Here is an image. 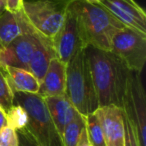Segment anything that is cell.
<instances>
[{
    "label": "cell",
    "mask_w": 146,
    "mask_h": 146,
    "mask_svg": "<svg viewBox=\"0 0 146 146\" xmlns=\"http://www.w3.org/2000/svg\"><path fill=\"white\" fill-rule=\"evenodd\" d=\"M110 51L130 71L142 73L146 62V33L123 27L112 38Z\"/></svg>",
    "instance_id": "52a82bcc"
},
{
    "label": "cell",
    "mask_w": 146,
    "mask_h": 146,
    "mask_svg": "<svg viewBox=\"0 0 146 146\" xmlns=\"http://www.w3.org/2000/svg\"><path fill=\"white\" fill-rule=\"evenodd\" d=\"M70 0H23L22 11L30 26L48 39L58 32Z\"/></svg>",
    "instance_id": "5b68a950"
},
{
    "label": "cell",
    "mask_w": 146,
    "mask_h": 146,
    "mask_svg": "<svg viewBox=\"0 0 146 146\" xmlns=\"http://www.w3.org/2000/svg\"><path fill=\"white\" fill-rule=\"evenodd\" d=\"M124 123H125V146H139L133 128L125 117H124Z\"/></svg>",
    "instance_id": "7402d4cb"
},
{
    "label": "cell",
    "mask_w": 146,
    "mask_h": 146,
    "mask_svg": "<svg viewBox=\"0 0 146 146\" xmlns=\"http://www.w3.org/2000/svg\"><path fill=\"white\" fill-rule=\"evenodd\" d=\"M13 98L14 92L9 85L4 70L0 67V107L5 112L13 105Z\"/></svg>",
    "instance_id": "ffe728a7"
},
{
    "label": "cell",
    "mask_w": 146,
    "mask_h": 146,
    "mask_svg": "<svg viewBox=\"0 0 146 146\" xmlns=\"http://www.w3.org/2000/svg\"><path fill=\"white\" fill-rule=\"evenodd\" d=\"M85 54L98 106L114 105L122 108L130 70L111 51L87 46Z\"/></svg>",
    "instance_id": "6da1fadb"
},
{
    "label": "cell",
    "mask_w": 146,
    "mask_h": 146,
    "mask_svg": "<svg viewBox=\"0 0 146 146\" xmlns=\"http://www.w3.org/2000/svg\"><path fill=\"white\" fill-rule=\"evenodd\" d=\"M7 125L17 130L24 129L28 123V115L26 110L20 104L13 103V105L6 112Z\"/></svg>",
    "instance_id": "d6986e66"
},
{
    "label": "cell",
    "mask_w": 146,
    "mask_h": 146,
    "mask_svg": "<svg viewBox=\"0 0 146 146\" xmlns=\"http://www.w3.org/2000/svg\"><path fill=\"white\" fill-rule=\"evenodd\" d=\"M2 68L13 92L38 93L40 82L29 70L10 66H4Z\"/></svg>",
    "instance_id": "2e32d148"
},
{
    "label": "cell",
    "mask_w": 146,
    "mask_h": 146,
    "mask_svg": "<svg viewBox=\"0 0 146 146\" xmlns=\"http://www.w3.org/2000/svg\"><path fill=\"white\" fill-rule=\"evenodd\" d=\"M66 68L67 64L57 57H53L40 81L37 94L42 98L64 96L66 91Z\"/></svg>",
    "instance_id": "7c38bea8"
},
{
    "label": "cell",
    "mask_w": 146,
    "mask_h": 146,
    "mask_svg": "<svg viewBox=\"0 0 146 146\" xmlns=\"http://www.w3.org/2000/svg\"><path fill=\"white\" fill-rule=\"evenodd\" d=\"M69 6L77 19L84 46L110 51L113 36L125 26L99 3L94 4L84 0H70Z\"/></svg>",
    "instance_id": "7a4b0ae2"
},
{
    "label": "cell",
    "mask_w": 146,
    "mask_h": 146,
    "mask_svg": "<svg viewBox=\"0 0 146 146\" xmlns=\"http://www.w3.org/2000/svg\"><path fill=\"white\" fill-rule=\"evenodd\" d=\"M124 26L146 33V13L134 0H103L99 3Z\"/></svg>",
    "instance_id": "8fae6325"
},
{
    "label": "cell",
    "mask_w": 146,
    "mask_h": 146,
    "mask_svg": "<svg viewBox=\"0 0 146 146\" xmlns=\"http://www.w3.org/2000/svg\"><path fill=\"white\" fill-rule=\"evenodd\" d=\"M17 135H18L19 140L18 146H37L34 139L31 137V135L25 128L21 130H17Z\"/></svg>",
    "instance_id": "603a6c76"
},
{
    "label": "cell",
    "mask_w": 146,
    "mask_h": 146,
    "mask_svg": "<svg viewBox=\"0 0 146 146\" xmlns=\"http://www.w3.org/2000/svg\"><path fill=\"white\" fill-rule=\"evenodd\" d=\"M85 127V116L78 113L66 126L62 132L63 146H77L82 130Z\"/></svg>",
    "instance_id": "e0dca14e"
},
{
    "label": "cell",
    "mask_w": 146,
    "mask_h": 146,
    "mask_svg": "<svg viewBox=\"0 0 146 146\" xmlns=\"http://www.w3.org/2000/svg\"><path fill=\"white\" fill-rule=\"evenodd\" d=\"M85 130L92 146H105L103 131L95 111L85 116Z\"/></svg>",
    "instance_id": "ac0fdd59"
},
{
    "label": "cell",
    "mask_w": 146,
    "mask_h": 146,
    "mask_svg": "<svg viewBox=\"0 0 146 146\" xmlns=\"http://www.w3.org/2000/svg\"><path fill=\"white\" fill-rule=\"evenodd\" d=\"M13 103L20 104L26 110L28 123L25 129L37 146H63L62 138L41 96L37 93L14 92Z\"/></svg>",
    "instance_id": "277c9868"
},
{
    "label": "cell",
    "mask_w": 146,
    "mask_h": 146,
    "mask_svg": "<svg viewBox=\"0 0 146 146\" xmlns=\"http://www.w3.org/2000/svg\"><path fill=\"white\" fill-rule=\"evenodd\" d=\"M19 140L17 131L6 125L0 130V146H18Z\"/></svg>",
    "instance_id": "44dd1931"
},
{
    "label": "cell",
    "mask_w": 146,
    "mask_h": 146,
    "mask_svg": "<svg viewBox=\"0 0 146 146\" xmlns=\"http://www.w3.org/2000/svg\"><path fill=\"white\" fill-rule=\"evenodd\" d=\"M56 57L67 64L80 49L86 48L82 42L76 16L68 4L65 18L58 32L51 39Z\"/></svg>",
    "instance_id": "ba28073f"
},
{
    "label": "cell",
    "mask_w": 146,
    "mask_h": 146,
    "mask_svg": "<svg viewBox=\"0 0 146 146\" xmlns=\"http://www.w3.org/2000/svg\"><path fill=\"white\" fill-rule=\"evenodd\" d=\"M121 109L133 128L139 146H146V95L141 73L130 71Z\"/></svg>",
    "instance_id": "8992f818"
},
{
    "label": "cell",
    "mask_w": 146,
    "mask_h": 146,
    "mask_svg": "<svg viewBox=\"0 0 146 146\" xmlns=\"http://www.w3.org/2000/svg\"><path fill=\"white\" fill-rule=\"evenodd\" d=\"M65 95L83 116L93 113L99 107L85 48L80 49L67 63Z\"/></svg>",
    "instance_id": "3957f363"
},
{
    "label": "cell",
    "mask_w": 146,
    "mask_h": 146,
    "mask_svg": "<svg viewBox=\"0 0 146 146\" xmlns=\"http://www.w3.org/2000/svg\"><path fill=\"white\" fill-rule=\"evenodd\" d=\"M26 18L23 11L12 13L5 10L0 14V48L8 45L24 32Z\"/></svg>",
    "instance_id": "9a60e30c"
},
{
    "label": "cell",
    "mask_w": 146,
    "mask_h": 146,
    "mask_svg": "<svg viewBox=\"0 0 146 146\" xmlns=\"http://www.w3.org/2000/svg\"><path fill=\"white\" fill-rule=\"evenodd\" d=\"M6 10L5 8V0H0V14Z\"/></svg>",
    "instance_id": "4316f807"
},
{
    "label": "cell",
    "mask_w": 146,
    "mask_h": 146,
    "mask_svg": "<svg viewBox=\"0 0 146 146\" xmlns=\"http://www.w3.org/2000/svg\"><path fill=\"white\" fill-rule=\"evenodd\" d=\"M77 146H92L91 144H90L89 140H88L85 127H84V129L82 130V132H81V135H80L79 140H78Z\"/></svg>",
    "instance_id": "d4e9b609"
},
{
    "label": "cell",
    "mask_w": 146,
    "mask_h": 146,
    "mask_svg": "<svg viewBox=\"0 0 146 146\" xmlns=\"http://www.w3.org/2000/svg\"><path fill=\"white\" fill-rule=\"evenodd\" d=\"M104 135L105 146H125L123 111L114 105L98 107L95 111Z\"/></svg>",
    "instance_id": "30bf717a"
},
{
    "label": "cell",
    "mask_w": 146,
    "mask_h": 146,
    "mask_svg": "<svg viewBox=\"0 0 146 146\" xmlns=\"http://www.w3.org/2000/svg\"><path fill=\"white\" fill-rule=\"evenodd\" d=\"M84 1L89 2V3H94V4H98V3H100L101 1H103V0H84Z\"/></svg>",
    "instance_id": "83f0119b"
},
{
    "label": "cell",
    "mask_w": 146,
    "mask_h": 146,
    "mask_svg": "<svg viewBox=\"0 0 146 146\" xmlns=\"http://www.w3.org/2000/svg\"><path fill=\"white\" fill-rule=\"evenodd\" d=\"M35 48L34 29L26 20L24 32L8 45L0 48V67L10 66L28 70V65Z\"/></svg>",
    "instance_id": "9c48e42d"
},
{
    "label": "cell",
    "mask_w": 146,
    "mask_h": 146,
    "mask_svg": "<svg viewBox=\"0 0 146 146\" xmlns=\"http://www.w3.org/2000/svg\"><path fill=\"white\" fill-rule=\"evenodd\" d=\"M23 0H5V8L12 13H18L22 11Z\"/></svg>",
    "instance_id": "cb8c5ba5"
},
{
    "label": "cell",
    "mask_w": 146,
    "mask_h": 146,
    "mask_svg": "<svg viewBox=\"0 0 146 146\" xmlns=\"http://www.w3.org/2000/svg\"><path fill=\"white\" fill-rule=\"evenodd\" d=\"M43 100L61 136L65 126L77 115L78 111L66 95L57 96V97H45L43 98Z\"/></svg>",
    "instance_id": "5bb4252c"
},
{
    "label": "cell",
    "mask_w": 146,
    "mask_h": 146,
    "mask_svg": "<svg viewBox=\"0 0 146 146\" xmlns=\"http://www.w3.org/2000/svg\"><path fill=\"white\" fill-rule=\"evenodd\" d=\"M35 35V48L33 50L30 62L28 65V70L39 80H42L50 60L56 57L53 49L51 40L37 31L34 30Z\"/></svg>",
    "instance_id": "4fadbf2b"
},
{
    "label": "cell",
    "mask_w": 146,
    "mask_h": 146,
    "mask_svg": "<svg viewBox=\"0 0 146 146\" xmlns=\"http://www.w3.org/2000/svg\"><path fill=\"white\" fill-rule=\"evenodd\" d=\"M7 125V120H6V113L5 111L0 107V130L3 127Z\"/></svg>",
    "instance_id": "484cf974"
}]
</instances>
